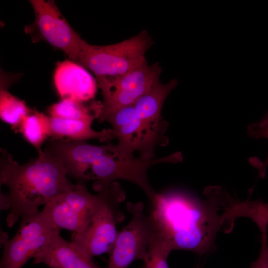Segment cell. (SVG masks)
<instances>
[{"label": "cell", "mask_w": 268, "mask_h": 268, "mask_svg": "<svg viewBox=\"0 0 268 268\" xmlns=\"http://www.w3.org/2000/svg\"><path fill=\"white\" fill-rule=\"evenodd\" d=\"M45 151L60 158L77 184H82L84 175L89 166L100 156L117 152L111 144L97 146L84 141L52 139Z\"/></svg>", "instance_id": "12"}, {"label": "cell", "mask_w": 268, "mask_h": 268, "mask_svg": "<svg viewBox=\"0 0 268 268\" xmlns=\"http://www.w3.org/2000/svg\"><path fill=\"white\" fill-rule=\"evenodd\" d=\"M172 251L167 237L159 229L149 243L143 268H169L167 258Z\"/></svg>", "instance_id": "20"}, {"label": "cell", "mask_w": 268, "mask_h": 268, "mask_svg": "<svg viewBox=\"0 0 268 268\" xmlns=\"http://www.w3.org/2000/svg\"><path fill=\"white\" fill-rule=\"evenodd\" d=\"M204 195L206 198L200 200L178 192L157 193L151 202V214L173 250L205 254L214 249L219 230H232L230 209L221 213L229 206L231 197L218 187L206 188Z\"/></svg>", "instance_id": "1"}, {"label": "cell", "mask_w": 268, "mask_h": 268, "mask_svg": "<svg viewBox=\"0 0 268 268\" xmlns=\"http://www.w3.org/2000/svg\"><path fill=\"white\" fill-rule=\"evenodd\" d=\"M144 207L142 202L127 203L132 218L118 233L108 268H128L136 260H147L149 243L159 228L151 214L144 213Z\"/></svg>", "instance_id": "8"}, {"label": "cell", "mask_w": 268, "mask_h": 268, "mask_svg": "<svg viewBox=\"0 0 268 268\" xmlns=\"http://www.w3.org/2000/svg\"><path fill=\"white\" fill-rule=\"evenodd\" d=\"M49 122L50 137L52 139L84 141L96 139L105 142L115 138L112 129L93 130L92 121L61 119L49 116Z\"/></svg>", "instance_id": "16"}, {"label": "cell", "mask_w": 268, "mask_h": 268, "mask_svg": "<svg viewBox=\"0 0 268 268\" xmlns=\"http://www.w3.org/2000/svg\"><path fill=\"white\" fill-rule=\"evenodd\" d=\"M152 44L145 30L111 45L97 46L86 42L77 64L96 77L122 75L146 61L145 53Z\"/></svg>", "instance_id": "4"}, {"label": "cell", "mask_w": 268, "mask_h": 268, "mask_svg": "<svg viewBox=\"0 0 268 268\" xmlns=\"http://www.w3.org/2000/svg\"><path fill=\"white\" fill-rule=\"evenodd\" d=\"M101 108L99 102L87 105L85 102L62 100L49 107L48 112L50 117L55 118L93 121L98 119Z\"/></svg>", "instance_id": "17"}, {"label": "cell", "mask_w": 268, "mask_h": 268, "mask_svg": "<svg viewBox=\"0 0 268 268\" xmlns=\"http://www.w3.org/2000/svg\"><path fill=\"white\" fill-rule=\"evenodd\" d=\"M32 111L24 101L13 95L7 89L0 88V117L13 129L17 130L24 118Z\"/></svg>", "instance_id": "19"}, {"label": "cell", "mask_w": 268, "mask_h": 268, "mask_svg": "<svg viewBox=\"0 0 268 268\" xmlns=\"http://www.w3.org/2000/svg\"></svg>", "instance_id": "23"}, {"label": "cell", "mask_w": 268, "mask_h": 268, "mask_svg": "<svg viewBox=\"0 0 268 268\" xmlns=\"http://www.w3.org/2000/svg\"><path fill=\"white\" fill-rule=\"evenodd\" d=\"M177 84L176 79L167 83L159 80L133 105L147 131L160 146L168 142L164 135L168 124L161 118L162 109L167 96Z\"/></svg>", "instance_id": "14"}, {"label": "cell", "mask_w": 268, "mask_h": 268, "mask_svg": "<svg viewBox=\"0 0 268 268\" xmlns=\"http://www.w3.org/2000/svg\"><path fill=\"white\" fill-rule=\"evenodd\" d=\"M256 224L261 232V249L258 259L253 262L251 268H268V221L264 219L258 220Z\"/></svg>", "instance_id": "22"}, {"label": "cell", "mask_w": 268, "mask_h": 268, "mask_svg": "<svg viewBox=\"0 0 268 268\" xmlns=\"http://www.w3.org/2000/svg\"><path fill=\"white\" fill-rule=\"evenodd\" d=\"M35 18L25 27L34 41H44L78 63L86 42L71 27L53 0H31Z\"/></svg>", "instance_id": "7"}, {"label": "cell", "mask_w": 268, "mask_h": 268, "mask_svg": "<svg viewBox=\"0 0 268 268\" xmlns=\"http://www.w3.org/2000/svg\"><path fill=\"white\" fill-rule=\"evenodd\" d=\"M54 82L64 100L88 102L94 98L98 88L96 78L86 68L67 60L57 63Z\"/></svg>", "instance_id": "13"}, {"label": "cell", "mask_w": 268, "mask_h": 268, "mask_svg": "<svg viewBox=\"0 0 268 268\" xmlns=\"http://www.w3.org/2000/svg\"><path fill=\"white\" fill-rule=\"evenodd\" d=\"M20 219L15 235L3 243L0 268H21L60 233V228L42 210Z\"/></svg>", "instance_id": "9"}, {"label": "cell", "mask_w": 268, "mask_h": 268, "mask_svg": "<svg viewBox=\"0 0 268 268\" xmlns=\"http://www.w3.org/2000/svg\"><path fill=\"white\" fill-rule=\"evenodd\" d=\"M17 131L37 150L38 155L44 153L42 146L50 137L49 116L36 110L26 116Z\"/></svg>", "instance_id": "18"}, {"label": "cell", "mask_w": 268, "mask_h": 268, "mask_svg": "<svg viewBox=\"0 0 268 268\" xmlns=\"http://www.w3.org/2000/svg\"><path fill=\"white\" fill-rule=\"evenodd\" d=\"M0 151V185L7 192L0 193V210L9 211L6 218L9 227L74 185L68 180L61 160L46 151L22 165L5 150Z\"/></svg>", "instance_id": "2"}, {"label": "cell", "mask_w": 268, "mask_h": 268, "mask_svg": "<svg viewBox=\"0 0 268 268\" xmlns=\"http://www.w3.org/2000/svg\"><path fill=\"white\" fill-rule=\"evenodd\" d=\"M247 133L253 138L268 139V112L258 122L249 125ZM250 163L258 169L259 176L264 178L266 169L268 166V158L263 162L257 161L253 159Z\"/></svg>", "instance_id": "21"}, {"label": "cell", "mask_w": 268, "mask_h": 268, "mask_svg": "<svg viewBox=\"0 0 268 268\" xmlns=\"http://www.w3.org/2000/svg\"><path fill=\"white\" fill-rule=\"evenodd\" d=\"M158 63L145 61L120 75L96 77L103 102L98 118L120 108L133 105L158 81L161 73Z\"/></svg>", "instance_id": "6"}, {"label": "cell", "mask_w": 268, "mask_h": 268, "mask_svg": "<svg viewBox=\"0 0 268 268\" xmlns=\"http://www.w3.org/2000/svg\"><path fill=\"white\" fill-rule=\"evenodd\" d=\"M89 193L84 184H76L45 205L42 211L58 227L80 233L91 223L101 200L99 191Z\"/></svg>", "instance_id": "10"}, {"label": "cell", "mask_w": 268, "mask_h": 268, "mask_svg": "<svg viewBox=\"0 0 268 268\" xmlns=\"http://www.w3.org/2000/svg\"><path fill=\"white\" fill-rule=\"evenodd\" d=\"M33 258L34 264H43L49 268H108L96 265L79 247L65 240L60 233Z\"/></svg>", "instance_id": "15"}, {"label": "cell", "mask_w": 268, "mask_h": 268, "mask_svg": "<svg viewBox=\"0 0 268 268\" xmlns=\"http://www.w3.org/2000/svg\"><path fill=\"white\" fill-rule=\"evenodd\" d=\"M182 160L180 152L169 156L151 159L141 157L126 158L117 152L103 155L88 167L84 181L91 180L101 183H110L117 180L132 182L140 187L152 202L157 193L152 188L147 177V171L153 165L164 162L176 163Z\"/></svg>", "instance_id": "5"}, {"label": "cell", "mask_w": 268, "mask_h": 268, "mask_svg": "<svg viewBox=\"0 0 268 268\" xmlns=\"http://www.w3.org/2000/svg\"><path fill=\"white\" fill-rule=\"evenodd\" d=\"M93 188L100 193V203L89 225L82 232L73 233L71 241L92 259L111 252L118 235L117 224L124 218L120 206L126 198L116 181L95 182Z\"/></svg>", "instance_id": "3"}, {"label": "cell", "mask_w": 268, "mask_h": 268, "mask_svg": "<svg viewBox=\"0 0 268 268\" xmlns=\"http://www.w3.org/2000/svg\"><path fill=\"white\" fill-rule=\"evenodd\" d=\"M108 122L118 144L115 145L118 154L121 157H134L138 151L140 157L154 158V150L159 143L149 134L134 105L125 107L108 113L99 118Z\"/></svg>", "instance_id": "11"}]
</instances>
